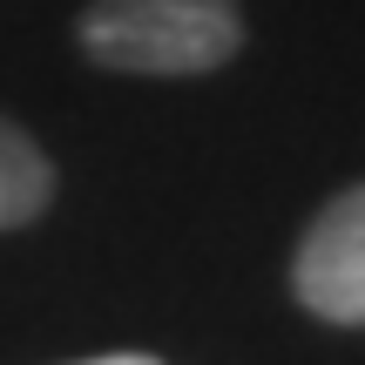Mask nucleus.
Segmentation results:
<instances>
[{
    "mask_svg": "<svg viewBox=\"0 0 365 365\" xmlns=\"http://www.w3.org/2000/svg\"><path fill=\"white\" fill-rule=\"evenodd\" d=\"M75 41L108 75H210L244 48V7L237 0H88Z\"/></svg>",
    "mask_w": 365,
    "mask_h": 365,
    "instance_id": "nucleus-1",
    "label": "nucleus"
},
{
    "mask_svg": "<svg viewBox=\"0 0 365 365\" xmlns=\"http://www.w3.org/2000/svg\"><path fill=\"white\" fill-rule=\"evenodd\" d=\"M291 298L318 325L365 331V182H345L291 250Z\"/></svg>",
    "mask_w": 365,
    "mask_h": 365,
    "instance_id": "nucleus-2",
    "label": "nucleus"
},
{
    "mask_svg": "<svg viewBox=\"0 0 365 365\" xmlns=\"http://www.w3.org/2000/svg\"><path fill=\"white\" fill-rule=\"evenodd\" d=\"M54 203V163L14 115H0V230H21Z\"/></svg>",
    "mask_w": 365,
    "mask_h": 365,
    "instance_id": "nucleus-3",
    "label": "nucleus"
},
{
    "mask_svg": "<svg viewBox=\"0 0 365 365\" xmlns=\"http://www.w3.org/2000/svg\"><path fill=\"white\" fill-rule=\"evenodd\" d=\"M75 365H163V359H149V352H102V359H75Z\"/></svg>",
    "mask_w": 365,
    "mask_h": 365,
    "instance_id": "nucleus-4",
    "label": "nucleus"
}]
</instances>
